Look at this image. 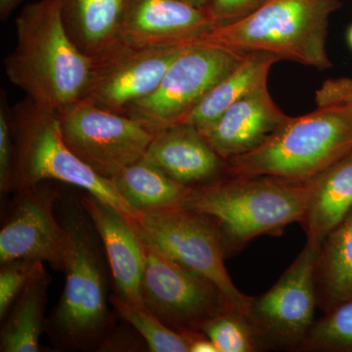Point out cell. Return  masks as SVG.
I'll return each instance as SVG.
<instances>
[{
	"label": "cell",
	"mask_w": 352,
	"mask_h": 352,
	"mask_svg": "<svg viewBox=\"0 0 352 352\" xmlns=\"http://www.w3.org/2000/svg\"><path fill=\"white\" fill-rule=\"evenodd\" d=\"M66 231L65 287L45 321L51 342L65 351H100L113 333L109 309L110 267L100 236L80 199L60 198Z\"/></svg>",
	"instance_id": "6da1fadb"
},
{
	"label": "cell",
	"mask_w": 352,
	"mask_h": 352,
	"mask_svg": "<svg viewBox=\"0 0 352 352\" xmlns=\"http://www.w3.org/2000/svg\"><path fill=\"white\" fill-rule=\"evenodd\" d=\"M15 23L17 43L3 60L7 78L38 107L63 112L82 98L91 58L67 34L58 0L27 4Z\"/></svg>",
	"instance_id": "7a4b0ae2"
},
{
	"label": "cell",
	"mask_w": 352,
	"mask_h": 352,
	"mask_svg": "<svg viewBox=\"0 0 352 352\" xmlns=\"http://www.w3.org/2000/svg\"><path fill=\"white\" fill-rule=\"evenodd\" d=\"M310 193V180L231 175L192 188L182 208L217 222L226 258H230L259 236H280L289 224L302 223Z\"/></svg>",
	"instance_id": "3957f363"
},
{
	"label": "cell",
	"mask_w": 352,
	"mask_h": 352,
	"mask_svg": "<svg viewBox=\"0 0 352 352\" xmlns=\"http://www.w3.org/2000/svg\"><path fill=\"white\" fill-rule=\"evenodd\" d=\"M340 6V0H266L251 15L214 28L192 45L267 52L323 71L333 67L326 48L329 20Z\"/></svg>",
	"instance_id": "277c9868"
},
{
	"label": "cell",
	"mask_w": 352,
	"mask_h": 352,
	"mask_svg": "<svg viewBox=\"0 0 352 352\" xmlns=\"http://www.w3.org/2000/svg\"><path fill=\"white\" fill-rule=\"evenodd\" d=\"M351 151L352 106L333 104L289 117L256 149L228 162L232 175L307 182Z\"/></svg>",
	"instance_id": "5b68a950"
},
{
	"label": "cell",
	"mask_w": 352,
	"mask_h": 352,
	"mask_svg": "<svg viewBox=\"0 0 352 352\" xmlns=\"http://www.w3.org/2000/svg\"><path fill=\"white\" fill-rule=\"evenodd\" d=\"M14 141L11 192L43 182L73 185L108 204L135 223L139 215L120 195L112 180L94 173L65 142L59 115L25 97L10 108Z\"/></svg>",
	"instance_id": "8992f818"
},
{
	"label": "cell",
	"mask_w": 352,
	"mask_h": 352,
	"mask_svg": "<svg viewBox=\"0 0 352 352\" xmlns=\"http://www.w3.org/2000/svg\"><path fill=\"white\" fill-rule=\"evenodd\" d=\"M134 226L142 241L183 267L214 282L234 311L247 314L252 296L241 292L229 275L219 226L212 217L175 208L141 214Z\"/></svg>",
	"instance_id": "52a82bcc"
},
{
	"label": "cell",
	"mask_w": 352,
	"mask_h": 352,
	"mask_svg": "<svg viewBox=\"0 0 352 352\" xmlns=\"http://www.w3.org/2000/svg\"><path fill=\"white\" fill-rule=\"evenodd\" d=\"M318 245L307 242L276 283L252 296L247 317L261 351H300L318 307L314 270Z\"/></svg>",
	"instance_id": "ba28073f"
},
{
	"label": "cell",
	"mask_w": 352,
	"mask_h": 352,
	"mask_svg": "<svg viewBox=\"0 0 352 352\" xmlns=\"http://www.w3.org/2000/svg\"><path fill=\"white\" fill-rule=\"evenodd\" d=\"M245 54L199 44L187 46L156 89L132 104L126 116L154 132L179 122L239 65Z\"/></svg>",
	"instance_id": "9c48e42d"
},
{
	"label": "cell",
	"mask_w": 352,
	"mask_h": 352,
	"mask_svg": "<svg viewBox=\"0 0 352 352\" xmlns=\"http://www.w3.org/2000/svg\"><path fill=\"white\" fill-rule=\"evenodd\" d=\"M58 115L71 151L97 175L110 180L145 157L156 133L138 120L85 100L75 102Z\"/></svg>",
	"instance_id": "30bf717a"
},
{
	"label": "cell",
	"mask_w": 352,
	"mask_h": 352,
	"mask_svg": "<svg viewBox=\"0 0 352 352\" xmlns=\"http://www.w3.org/2000/svg\"><path fill=\"white\" fill-rule=\"evenodd\" d=\"M143 249V302L171 330L201 332L204 323L233 310L214 282L171 261L144 241Z\"/></svg>",
	"instance_id": "8fae6325"
},
{
	"label": "cell",
	"mask_w": 352,
	"mask_h": 352,
	"mask_svg": "<svg viewBox=\"0 0 352 352\" xmlns=\"http://www.w3.org/2000/svg\"><path fill=\"white\" fill-rule=\"evenodd\" d=\"M186 47H141L117 41L91 58L89 78L80 100L126 116L132 104L156 89Z\"/></svg>",
	"instance_id": "7c38bea8"
},
{
	"label": "cell",
	"mask_w": 352,
	"mask_h": 352,
	"mask_svg": "<svg viewBox=\"0 0 352 352\" xmlns=\"http://www.w3.org/2000/svg\"><path fill=\"white\" fill-rule=\"evenodd\" d=\"M50 182L12 191L9 214L0 230V264L32 259L63 271L66 231L56 215L61 193Z\"/></svg>",
	"instance_id": "4fadbf2b"
},
{
	"label": "cell",
	"mask_w": 352,
	"mask_h": 352,
	"mask_svg": "<svg viewBox=\"0 0 352 352\" xmlns=\"http://www.w3.org/2000/svg\"><path fill=\"white\" fill-rule=\"evenodd\" d=\"M214 28L207 9L180 0H126L119 41L141 47L189 46Z\"/></svg>",
	"instance_id": "5bb4252c"
},
{
	"label": "cell",
	"mask_w": 352,
	"mask_h": 352,
	"mask_svg": "<svg viewBox=\"0 0 352 352\" xmlns=\"http://www.w3.org/2000/svg\"><path fill=\"white\" fill-rule=\"evenodd\" d=\"M100 236L107 256L113 295L132 307L146 309L142 298L143 241L131 220L90 194L80 198Z\"/></svg>",
	"instance_id": "9a60e30c"
},
{
	"label": "cell",
	"mask_w": 352,
	"mask_h": 352,
	"mask_svg": "<svg viewBox=\"0 0 352 352\" xmlns=\"http://www.w3.org/2000/svg\"><path fill=\"white\" fill-rule=\"evenodd\" d=\"M145 157L176 182L191 188L232 175L229 162L217 154L199 129L185 122L156 132Z\"/></svg>",
	"instance_id": "2e32d148"
},
{
	"label": "cell",
	"mask_w": 352,
	"mask_h": 352,
	"mask_svg": "<svg viewBox=\"0 0 352 352\" xmlns=\"http://www.w3.org/2000/svg\"><path fill=\"white\" fill-rule=\"evenodd\" d=\"M288 118L264 85L235 102L212 126L200 132L229 161L256 149Z\"/></svg>",
	"instance_id": "e0dca14e"
},
{
	"label": "cell",
	"mask_w": 352,
	"mask_h": 352,
	"mask_svg": "<svg viewBox=\"0 0 352 352\" xmlns=\"http://www.w3.org/2000/svg\"><path fill=\"white\" fill-rule=\"evenodd\" d=\"M302 223L307 242L318 245L352 208V151L311 178Z\"/></svg>",
	"instance_id": "ac0fdd59"
},
{
	"label": "cell",
	"mask_w": 352,
	"mask_h": 352,
	"mask_svg": "<svg viewBox=\"0 0 352 352\" xmlns=\"http://www.w3.org/2000/svg\"><path fill=\"white\" fill-rule=\"evenodd\" d=\"M314 280L322 311L352 300V208L319 245Z\"/></svg>",
	"instance_id": "d6986e66"
},
{
	"label": "cell",
	"mask_w": 352,
	"mask_h": 352,
	"mask_svg": "<svg viewBox=\"0 0 352 352\" xmlns=\"http://www.w3.org/2000/svg\"><path fill=\"white\" fill-rule=\"evenodd\" d=\"M279 61V58L267 52L245 53L239 65L210 89L179 122L191 124L200 131H206L235 102L267 85L270 69Z\"/></svg>",
	"instance_id": "ffe728a7"
},
{
	"label": "cell",
	"mask_w": 352,
	"mask_h": 352,
	"mask_svg": "<svg viewBox=\"0 0 352 352\" xmlns=\"http://www.w3.org/2000/svg\"><path fill=\"white\" fill-rule=\"evenodd\" d=\"M65 29L83 54L94 58L119 41L126 0H58Z\"/></svg>",
	"instance_id": "44dd1931"
},
{
	"label": "cell",
	"mask_w": 352,
	"mask_h": 352,
	"mask_svg": "<svg viewBox=\"0 0 352 352\" xmlns=\"http://www.w3.org/2000/svg\"><path fill=\"white\" fill-rule=\"evenodd\" d=\"M51 276L39 261L29 282L6 316L0 332V351L38 352L45 329L44 311Z\"/></svg>",
	"instance_id": "7402d4cb"
},
{
	"label": "cell",
	"mask_w": 352,
	"mask_h": 352,
	"mask_svg": "<svg viewBox=\"0 0 352 352\" xmlns=\"http://www.w3.org/2000/svg\"><path fill=\"white\" fill-rule=\"evenodd\" d=\"M111 180L120 195L140 214L182 208L192 190L176 182L145 157Z\"/></svg>",
	"instance_id": "603a6c76"
},
{
	"label": "cell",
	"mask_w": 352,
	"mask_h": 352,
	"mask_svg": "<svg viewBox=\"0 0 352 352\" xmlns=\"http://www.w3.org/2000/svg\"><path fill=\"white\" fill-rule=\"evenodd\" d=\"M116 311L144 340L152 352H190V333H178L162 323L147 309L134 307L117 296H110Z\"/></svg>",
	"instance_id": "cb8c5ba5"
},
{
	"label": "cell",
	"mask_w": 352,
	"mask_h": 352,
	"mask_svg": "<svg viewBox=\"0 0 352 352\" xmlns=\"http://www.w3.org/2000/svg\"><path fill=\"white\" fill-rule=\"evenodd\" d=\"M300 351L352 352V300L315 320Z\"/></svg>",
	"instance_id": "d4e9b609"
},
{
	"label": "cell",
	"mask_w": 352,
	"mask_h": 352,
	"mask_svg": "<svg viewBox=\"0 0 352 352\" xmlns=\"http://www.w3.org/2000/svg\"><path fill=\"white\" fill-rule=\"evenodd\" d=\"M201 332L214 342L219 352L261 351L245 315L229 310L203 324Z\"/></svg>",
	"instance_id": "484cf974"
},
{
	"label": "cell",
	"mask_w": 352,
	"mask_h": 352,
	"mask_svg": "<svg viewBox=\"0 0 352 352\" xmlns=\"http://www.w3.org/2000/svg\"><path fill=\"white\" fill-rule=\"evenodd\" d=\"M41 261L15 259L1 264L0 270V318L4 319L16 298L29 282Z\"/></svg>",
	"instance_id": "4316f807"
},
{
	"label": "cell",
	"mask_w": 352,
	"mask_h": 352,
	"mask_svg": "<svg viewBox=\"0 0 352 352\" xmlns=\"http://www.w3.org/2000/svg\"><path fill=\"white\" fill-rule=\"evenodd\" d=\"M0 99V192L3 201L11 192L15 150L11 129L10 108L7 103L6 92L3 90Z\"/></svg>",
	"instance_id": "83f0119b"
},
{
	"label": "cell",
	"mask_w": 352,
	"mask_h": 352,
	"mask_svg": "<svg viewBox=\"0 0 352 352\" xmlns=\"http://www.w3.org/2000/svg\"><path fill=\"white\" fill-rule=\"evenodd\" d=\"M266 0H210L207 11L215 28L244 19L258 10Z\"/></svg>",
	"instance_id": "f1b7e54d"
},
{
	"label": "cell",
	"mask_w": 352,
	"mask_h": 352,
	"mask_svg": "<svg viewBox=\"0 0 352 352\" xmlns=\"http://www.w3.org/2000/svg\"><path fill=\"white\" fill-rule=\"evenodd\" d=\"M317 107L347 104L352 106V80L347 78H332L323 82L315 92Z\"/></svg>",
	"instance_id": "f546056e"
},
{
	"label": "cell",
	"mask_w": 352,
	"mask_h": 352,
	"mask_svg": "<svg viewBox=\"0 0 352 352\" xmlns=\"http://www.w3.org/2000/svg\"><path fill=\"white\" fill-rule=\"evenodd\" d=\"M190 352H219L214 342L201 332L190 333Z\"/></svg>",
	"instance_id": "4dcf8cb0"
},
{
	"label": "cell",
	"mask_w": 352,
	"mask_h": 352,
	"mask_svg": "<svg viewBox=\"0 0 352 352\" xmlns=\"http://www.w3.org/2000/svg\"><path fill=\"white\" fill-rule=\"evenodd\" d=\"M24 0H0V19L6 21Z\"/></svg>",
	"instance_id": "1f68e13d"
},
{
	"label": "cell",
	"mask_w": 352,
	"mask_h": 352,
	"mask_svg": "<svg viewBox=\"0 0 352 352\" xmlns=\"http://www.w3.org/2000/svg\"><path fill=\"white\" fill-rule=\"evenodd\" d=\"M180 1L185 2V3L189 4V6L197 7V8H206L210 0H180Z\"/></svg>",
	"instance_id": "d6a6232c"
},
{
	"label": "cell",
	"mask_w": 352,
	"mask_h": 352,
	"mask_svg": "<svg viewBox=\"0 0 352 352\" xmlns=\"http://www.w3.org/2000/svg\"><path fill=\"white\" fill-rule=\"evenodd\" d=\"M347 41H349V45L352 50V25L349 28V32H347Z\"/></svg>",
	"instance_id": "836d02e7"
}]
</instances>
